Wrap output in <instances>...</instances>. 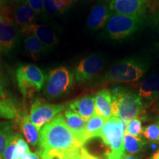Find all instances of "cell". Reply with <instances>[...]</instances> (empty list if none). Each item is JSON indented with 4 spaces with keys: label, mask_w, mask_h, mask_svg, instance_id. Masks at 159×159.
Here are the masks:
<instances>
[{
    "label": "cell",
    "mask_w": 159,
    "mask_h": 159,
    "mask_svg": "<svg viewBox=\"0 0 159 159\" xmlns=\"http://www.w3.org/2000/svg\"><path fill=\"white\" fill-rule=\"evenodd\" d=\"M39 151L41 159H79L83 145L66 122L57 114L40 130Z\"/></svg>",
    "instance_id": "6da1fadb"
},
{
    "label": "cell",
    "mask_w": 159,
    "mask_h": 159,
    "mask_svg": "<svg viewBox=\"0 0 159 159\" xmlns=\"http://www.w3.org/2000/svg\"><path fill=\"white\" fill-rule=\"evenodd\" d=\"M113 116L118 117L126 124L138 118L143 111V102L139 94L122 87L111 90Z\"/></svg>",
    "instance_id": "7a4b0ae2"
},
{
    "label": "cell",
    "mask_w": 159,
    "mask_h": 159,
    "mask_svg": "<svg viewBox=\"0 0 159 159\" xmlns=\"http://www.w3.org/2000/svg\"><path fill=\"white\" fill-rule=\"evenodd\" d=\"M147 70L144 63L136 59H124L111 67L97 82L100 83H130L142 77Z\"/></svg>",
    "instance_id": "3957f363"
},
{
    "label": "cell",
    "mask_w": 159,
    "mask_h": 159,
    "mask_svg": "<svg viewBox=\"0 0 159 159\" xmlns=\"http://www.w3.org/2000/svg\"><path fill=\"white\" fill-rule=\"evenodd\" d=\"M127 124L116 116L107 119L101 129L99 138L108 147V159H122L125 156L124 135Z\"/></svg>",
    "instance_id": "277c9868"
},
{
    "label": "cell",
    "mask_w": 159,
    "mask_h": 159,
    "mask_svg": "<svg viewBox=\"0 0 159 159\" xmlns=\"http://www.w3.org/2000/svg\"><path fill=\"white\" fill-rule=\"evenodd\" d=\"M74 84V74L65 66L49 72L43 86V94L49 99L61 97L69 92Z\"/></svg>",
    "instance_id": "5b68a950"
},
{
    "label": "cell",
    "mask_w": 159,
    "mask_h": 159,
    "mask_svg": "<svg viewBox=\"0 0 159 159\" xmlns=\"http://www.w3.org/2000/svg\"><path fill=\"white\" fill-rule=\"evenodd\" d=\"M18 86L25 97H30L43 88L45 77L43 71L33 64L20 65L16 69Z\"/></svg>",
    "instance_id": "8992f818"
},
{
    "label": "cell",
    "mask_w": 159,
    "mask_h": 159,
    "mask_svg": "<svg viewBox=\"0 0 159 159\" xmlns=\"http://www.w3.org/2000/svg\"><path fill=\"white\" fill-rule=\"evenodd\" d=\"M0 15L3 19L14 24L20 30L35 24L39 17L26 1L14 2V3L4 2L0 9Z\"/></svg>",
    "instance_id": "52a82bcc"
},
{
    "label": "cell",
    "mask_w": 159,
    "mask_h": 159,
    "mask_svg": "<svg viewBox=\"0 0 159 159\" xmlns=\"http://www.w3.org/2000/svg\"><path fill=\"white\" fill-rule=\"evenodd\" d=\"M142 17L111 14L105 24V32L111 39H124L135 33L142 25Z\"/></svg>",
    "instance_id": "ba28073f"
},
{
    "label": "cell",
    "mask_w": 159,
    "mask_h": 159,
    "mask_svg": "<svg viewBox=\"0 0 159 159\" xmlns=\"http://www.w3.org/2000/svg\"><path fill=\"white\" fill-rule=\"evenodd\" d=\"M63 108V105L50 104L41 99H36L31 108L30 119L40 131L46 124L61 112Z\"/></svg>",
    "instance_id": "9c48e42d"
},
{
    "label": "cell",
    "mask_w": 159,
    "mask_h": 159,
    "mask_svg": "<svg viewBox=\"0 0 159 159\" xmlns=\"http://www.w3.org/2000/svg\"><path fill=\"white\" fill-rule=\"evenodd\" d=\"M102 57L98 55H92L83 59L75 70V80L80 84L89 82L99 74L103 68Z\"/></svg>",
    "instance_id": "30bf717a"
},
{
    "label": "cell",
    "mask_w": 159,
    "mask_h": 159,
    "mask_svg": "<svg viewBox=\"0 0 159 159\" xmlns=\"http://www.w3.org/2000/svg\"><path fill=\"white\" fill-rule=\"evenodd\" d=\"M20 33L25 35L35 36L48 51L54 48L59 41L56 33L52 28L44 25L33 24L21 29Z\"/></svg>",
    "instance_id": "8fae6325"
},
{
    "label": "cell",
    "mask_w": 159,
    "mask_h": 159,
    "mask_svg": "<svg viewBox=\"0 0 159 159\" xmlns=\"http://www.w3.org/2000/svg\"><path fill=\"white\" fill-rule=\"evenodd\" d=\"M20 30L8 20L0 19V53H7L16 47L19 41Z\"/></svg>",
    "instance_id": "7c38bea8"
},
{
    "label": "cell",
    "mask_w": 159,
    "mask_h": 159,
    "mask_svg": "<svg viewBox=\"0 0 159 159\" xmlns=\"http://www.w3.org/2000/svg\"><path fill=\"white\" fill-rule=\"evenodd\" d=\"M147 7V0H111V11L119 15L142 17Z\"/></svg>",
    "instance_id": "4fadbf2b"
},
{
    "label": "cell",
    "mask_w": 159,
    "mask_h": 159,
    "mask_svg": "<svg viewBox=\"0 0 159 159\" xmlns=\"http://www.w3.org/2000/svg\"><path fill=\"white\" fill-rule=\"evenodd\" d=\"M110 2L108 0H99L89 13L86 21L89 29L98 30L105 25L110 16Z\"/></svg>",
    "instance_id": "5bb4252c"
},
{
    "label": "cell",
    "mask_w": 159,
    "mask_h": 159,
    "mask_svg": "<svg viewBox=\"0 0 159 159\" xmlns=\"http://www.w3.org/2000/svg\"><path fill=\"white\" fill-rule=\"evenodd\" d=\"M71 111L80 116L85 121L89 120L96 114L95 111L94 96L88 95L72 101L69 104Z\"/></svg>",
    "instance_id": "9a60e30c"
},
{
    "label": "cell",
    "mask_w": 159,
    "mask_h": 159,
    "mask_svg": "<svg viewBox=\"0 0 159 159\" xmlns=\"http://www.w3.org/2000/svg\"><path fill=\"white\" fill-rule=\"evenodd\" d=\"M64 119L69 128L83 145L87 142L85 134V123L82 117L71 110H66L64 113Z\"/></svg>",
    "instance_id": "2e32d148"
},
{
    "label": "cell",
    "mask_w": 159,
    "mask_h": 159,
    "mask_svg": "<svg viewBox=\"0 0 159 159\" xmlns=\"http://www.w3.org/2000/svg\"><path fill=\"white\" fill-rule=\"evenodd\" d=\"M95 111L96 114L102 116L105 120L113 116L112 99L110 91L102 89L94 96Z\"/></svg>",
    "instance_id": "e0dca14e"
},
{
    "label": "cell",
    "mask_w": 159,
    "mask_h": 159,
    "mask_svg": "<svg viewBox=\"0 0 159 159\" xmlns=\"http://www.w3.org/2000/svg\"><path fill=\"white\" fill-rule=\"evenodd\" d=\"M139 95L147 100L156 101L159 98V76L155 75L139 84Z\"/></svg>",
    "instance_id": "ac0fdd59"
},
{
    "label": "cell",
    "mask_w": 159,
    "mask_h": 159,
    "mask_svg": "<svg viewBox=\"0 0 159 159\" xmlns=\"http://www.w3.org/2000/svg\"><path fill=\"white\" fill-rule=\"evenodd\" d=\"M75 0H43V13L47 17H52L65 13Z\"/></svg>",
    "instance_id": "d6986e66"
},
{
    "label": "cell",
    "mask_w": 159,
    "mask_h": 159,
    "mask_svg": "<svg viewBox=\"0 0 159 159\" xmlns=\"http://www.w3.org/2000/svg\"><path fill=\"white\" fill-rule=\"evenodd\" d=\"M21 128L27 142L33 147L39 145L40 131L31 122L28 115H25L21 122Z\"/></svg>",
    "instance_id": "ffe728a7"
},
{
    "label": "cell",
    "mask_w": 159,
    "mask_h": 159,
    "mask_svg": "<svg viewBox=\"0 0 159 159\" xmlns=\"http://www.w3.org/2000/svg\"><path fill=\"white\" fill-rule=\"evenodd\" d=\"M105 119L102 116L95 114L85 123V134L87 141L93 138L99 136L101 129L105 122Z\"/></svg>",
    "instance_id": "44dd1931"
},
{
    "label": "cell",
    "mask_w": 159,
    "mask_h": 159,
    "mask_svg": "<svg viewBox=\"0 0 159 159\" xmlns=\"http://www.w3.org/2000/svg\"><path fill=\"white\" fill-rule=\"evenodd\" d=\"M24 47L25 50L35 59L40 55L47 53V49L33 35H26L24 40Z\"/></svg>",
    "instance_id": "7402d4cb"
},
{
    "label": "cell",
    "mask_w": 159,
    "mask_h": 159,
    "mask_svg": "<svg viewBox=\"0 0 159 159\" xmlns=\"http://www.w3.org/2000/svg\"><path fill=\"white\" fill-rule=\"evenodd\" d=\"M124 148L125 152L130 155L139 153L144 148L145 142L142 138L131 136L125 131L124 135Z\"/></svg>",
    "instance_id": "603a6c76"
},
{
    "label": "cell",
    "mask_w": 159,
    "mask_h": 159,
    "mask_svg": "<svg viewBox=\"0 0 159 159\" xmlns=\"http://www.w3.org/2000/svg\"><path fill=\"white\" fill-rule=\"evenodd\" d=\"M14 133L13 125L10 122H0V159L3 158L4 152L10 137Z\"/></svg>",
    "instance_id": "cb8c5ba5"
},
{
    "label": "cell",
    "mask_w": 159,
    "mask_h": 159,
    "mask_svg": "<svg viewBox=\"0 0 159 159\" xmlns=\"http://www.w3.org/2000/svg\"><path fill=\"white\" fill-rule=\"evenodd\" d=\"M16 114V109L11 101L0 100V119H14Z\"/></svg>",
    "instance_id": "d4e9b609"
},
{
    "label": "cell",
    "mask_w": 159,
    "mask_h": 159,
    "mask_svg": "<svg viewBox=\"0 0 159 159\" xmlns=\"http://www.w3.org/2000/svg\"><path fill=\"white\" fill-rule=\"evenodd\" d=\"M126 132L131 136L141 138L143 134L142 121L139 118H135L127 124Z\"/></svg>",
    "instance_id": "484cf974"
},
{
    "label": "cell",
    "mask_w": 159,
    "mask_h": 159,
    "mask_svg": "<svg viewBox=\"0 0 159 159\" xmlns=\"http://www.w3.org/2000/svg\"><path fill=\"white\" fill-rule=\"evenodd\" d=\"M143 135L150 142H159V123L151 124L143 129Z\"/></svg>",
    "instance_id": "4316f807"
},
{
    "label": "cell",
    "mask_w": 159,
    "mask_h": 159,
    "mask_svg": "<svg viewBox=\"0 0 159 159\" xmlns=\"http://www.w3.org/2000/svg\"><path fill=\"white\" fill-rule=\"evenodd\" d=\"M30 152L27 143L25 142V139L21 137V135L19 136L17 139L16 144V148L14 153L13 156V159H20L25 154L28 153Z\"/></svg>",
    "instance_id": "83f0119b"
},
{
    "label": "cell",
    "mask_w": 159,
    "mask_h": 159,
    "mask_svg": "<svg viewBox=\"0 0 159 159\" xmlns=\"http://www.w3.org/2000/svg\"><path fill=\"white\" fill-rule=\"evenodd\" d=\"M19 136V134H17V133L15 132L11 135V136L10 137L8 140V142L7 144V146L5 148L2 159H13V156L16 148V144L17 139Z\"/></svg>",
    "instance_id": "f1b7e54d"
},
{
    "label": "cell",
    "mask_w": 159,
    "mask_h": 159,
    "mask_svg": "<svg viewBox=\"0 0 159 159\" xmlns=\"http://www.w3.org/2000/svg\"><path fill=\"white\" fill-rule=\"evenodd\" d=\"M32 10L36 13L38 16H42L43 13V0H25Z\"/></svg>",
    "instance_id": "f546056e"
},
{
    "label": "cell",
    "mask_w": 159,
    "mask_h": 159,
    "mask_svg": "<svg viewBox=\"0 0 159 159\" xmlns=\"http://www.w3.org/2000/svg\"><path fill=\"white\" fill-rule=\"evenodd\" d=\"M7 94V80L5 76L0 73V99L5 98Z\"/></svg>",
    "instance_id": "4dcf8cb0"
},
{
    "label": "cell",
    "mask_w": 159,
    "mask_h": 159,
    "mask_svg": "<svg viewBox=\"0 0 159 159\" xmlns=\"http://www.w3.org/2000/svg\"><path fill=\"white\" fill-rule=\"evenodd\" d=\"M20 159H41V152L38 150L36 152H28V153L25 154Z\"/></svg>",
    "instance_id": "1f68e13d"
},
{
    "label": "cell",
    "mask_w": 159,
    "mask_h": 159,
    "mask_svg": "<svg viewBox=\"0 0 159 159\" xmlns=\"http://www.w3.org/2000/svg\"><path fill=\"white\" fill-rule=\"evenodd\" d=\"M79 159H98L97 157H95L89 153V152L87 151L84 148H82L81 150L80 154Z\"/></svg>",
    "instance_id": "d6a6232c"
},
{
    "label": "cell",
    "mask_w": 159,
    "mask_h": 159,
    "mask_svg": "<svg viewBox=\"0 0 159 159\" xmlns=\"http://www.w3.org/2000/svg\"><path fill=\"white\" fill-rule=\"evenodd\" d=\"M122 159H141L140 157L135 156V155H130V154H127L122 157Z\"/></svg>",
    "instance_id": "836d02e7"
},
{
    "label": "cell",
    "mask_w": 159,
    "mask_h": 159,
    "mask_svg": "<svg viewBox=\"0 0 159 159\" xmlns=\"http://www.w3.org/2000/svg\"><path fill=\"white\" fill-rule=\"evenodd\" d=\"M157 99H158V100L156 101L153 104V109L155 112H156L157 114H159V98H158Z\"/></svg>",
    "instance_id": "e575fe53"
},
{
    "label": "cell",
    "mask_w": 159,
    "mask_h": 159,
    "mask_svg": "<svg viewBox=\"0 0 159 159\" xmlns=\"http://www.w3.org/2000/svg\"><path fill=\"white\" fill-rule=\"evenodd\" d=\"M150 159H159V150L158 151H156V152L151 156Z\"/></svg>",
    "instance_id": "d590c367"
},
{
    "label": "cell",
    "mask_w": 159,
    "mask_h": 159,
    "mask_svg": "<svg viewBox=\"0 0 159 159\" xmlns=\"http://www.w3.org/2000/svg\"><path fill=\"white\" fill-rule=\"evenodd\" d=\"M3 2H4V0H0V9H1V7L2 5Z\"/></svg>",
    "instance_id": "8d00e7d4"
},
{
    "label": "cell",
    "mask_w": 159,
    "mask_h": 159,
    "mask_svg": "<svg viewBox=\"0 0 159 159\" xmlns=\"http://www.w3.org/2000/svg\"><path fill=\"white\" fill-rule=\"evenodd\" d=\"M11 1H13V2H23V1H25V0H11Z\"/></svg>",
    "instance_id": "74e56055"
},
{
    "label": "cell",
    "mask_w": 159,
    "mask_h": 159,
    "mask_svg": "<svg viewBox=\"0 0 159 159\" xmlns=\"http://www.w3.org/2000/svg\"><path fill=\"white\" fill-rule=\"evenodd\" d=\"M42 159H52L50 158H42Z\"/></svg>",
    "instance_id": "f35d334b"
},
{
    "label": "cell",
    "mask_w": 159,
    "mask_h": 159,
    "mask_svg": "<svg viewBox=\"0 0 159 159\" xmlns=\"http://www.w3.org/2000/svg\"><path fill=\"white\" fill-rule=\"evenodd\" d=\"M2 19V16H1V15H0V19Z\"/></svg>",
    "instance_id": "ab89813d"
},
{
    "label": "cell",
    "mask_w": 159,
    "mask_h": 159,
    "mask_svg": "<svg viewBox=\"0 0 159 159\" xmlns=\"http://www.w3.org/2000/svg\"><path fill=\"white\" fill-rule=\"evenodd\" d=\"M75 1H77V0H75Z\"/></svg>",
    "instance_id": "60d3db41"
}]
</instances>
